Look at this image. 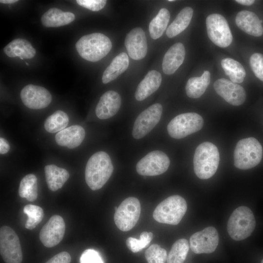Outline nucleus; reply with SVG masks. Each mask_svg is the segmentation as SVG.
<instances>
[{"mask_svg":"<svg viewBox=\"0 0 263 263\" xmlns=\"http://www.w3.org/2000/svg\"><path fill=\"white\" fill-rule=\"evenodd\" d=\"M113 167L109 154L99 151L88 160L85 168V181L93 190L100 189L111 176Z\"/></svg>","mask_w":263,"mask_h":263,"instance_id":"nucleus-1","label":"nucleus"},{"mask_svg":"<svg viewBox=\"0 0 263 263\" xmlns=\"http://www.w3.org/2000/svg\"><path fill=\"white\" fill-rule=\"evenodd\" d=\"M167 256V251L157 244H151L145 253L148 263H165Z\"/></svg>","mask_w":263,"mask_h":263,"instance_id":"nucleus-36","label":"nucleus"},{"mask_svg":"<svg viewBox=\"0 0 263 263\" xmlns=\"http://www.w3.org/2000/svg\"><path fill=\"white\" fill-rule=\"evenodd\" d=\"M235 1L244 5L249 6L253 4L254 2H255V0H235Z\"/></svg>","mask_w":263,"mask_h":263,"instance_id":"nucleus-42","label":"nucleus"},{"mask_svg":"<svg viewBox=\"0 0 263 263\" xmlns=\"http://www.w3.org/2000/svg\"><path fill=\"white\" fill-rule=\"evenodd\" d=\"M220 154L217 147L209 142L200 144L193 156V168L196 176L207 179L214 175L218 168Z\"/></svg>","mask_w":263,"mask_h":263,"instance_id":"nucleus-2","label":"nucleus"},{"mask_svg":"<svg viewBox=\"0 0 263 263\" xmlns=\"http://www.w3.org/2000/svg\"><path fill=\"white\" fill-rule=\"evenodd\" d=\"M10 150V145L8 141L3 138H0V153L1 154H5Z\"/></svg>","mask_w":263,"mask_h":263,"instance_id":"nucleus-41","label":"nucleus"},{"mask_svg":"<svg viewBox=\"0 0 263 263\" xmlns=\"http://www.w3.org/2000/svg\"><path fill=\"white\" fill-rule=\"evenodd\" d=\"M213 86L216 92L231 105L239 106L245 100L246 94L244 88L230 80L219 79L214 82Z\"/></svg>","mask_w":263,"mask_h":263,"instance_id":"nucleus-16","label":"nucleus"},{"mask_svg":"<svg viewBox=\"0 0 263 263\" xmlns=\"http://www.w3.org/2000/svg\"><path fill=\"white\" fill-rule=\"evenodd\" d=\"M210 82V74L208 71H204L200 77L190 78L186 85L187 95L192 98L201 97L206 91Z\"/></svg>","mask_w":263,"mask_h":263,"instance_id":"nucleus-27","label":"nucleus"},{"mask_svg":"<svg viewBox=\"0 0 263 263\" xmlns=\"http://www.w3.org/2000/svg\"><path fill=\"white\" fill-rule=\"evenodd\" d=\"M129 64L127 54L122 52L116 56L104 71L102 80L107 84L116 79L128 68Z\"/></svg>","mask_w":263,"mask_h":263,"instance_id":"nucleus-26","label":"nucleus"},{"mask_svg":"<svg viewBox=\"0 0 263 263\" xmlns=\"http://www.w3.org/2000/svg\"><path fill=\"white\" fill-rule=\"evenodd\" d=\"M80 263H104L99 254L95 250H85L80 258Z\"/></svg>","mask_w":263,"mask_h":263,"instance_id":"nucleus-38","label":"nucleus"},{"mask_svg":"<svg viewBox=\"0 0 263 263\" xmlns=\"http://www.w3.org/2000/svg\"><path fill=\"white\" fill-rule=\"evenodd\" d=\"M189 245L186 239H180L172 245L167 256V263H184L189 250Z\"/></svg>","mask_w":263,"mask_h":263,"instance_id":"nucleus-33","label":"nucleus"},{"mask_svg":"<svg viewBox=\"0 0 263 263\" xmlns=\"http://www.w3.org/2000/svg\"><path fill=\"white\" fill-rule=\"evenodd\" d=\"M249 62L255 76L263 81V55L257 53L253 54Z\"/></svg>","mask_w":263,"mask_h":263,"instance_id":"nucleus-37","label":"nucleus"},{"mask_svg":"<svg viewBox=\"0 0 263 263\" xmlns=\"http://www.w3.org/2000/svg\"><path fill=\"white\" fill-rule=\"evenodd\" d=\"M141 213L139 200L133 197L125 199L114 215V223L120 230L127 231L132 229L138 222Z\"/></svg>","mask_w":263,"mask_h":263,"instance_id":"nucleus-8","label":"nucleus"},{"mask_svg":"<svg viewBox=\"0 0 263 263\" xmlns=\"http://www.w3.org/2000/svg\"><path fill=\"white\" fill-rule=\"evenodd\" d=\"M169 19L170 13L169 10L166 8L161 9L149 24L150 35L152 39H156L162 36Z\"/></svg>","mask_w":263,"mask_h":263,"instance_id":"nucleus-29","label":"nucleus"},{"mask_svg":"<svg viewBox=\"0 0 263 263\" xmlns=\"http://www.w3.org/2000/svg\"><path fill=\"white\" fill-rule=\"evenodd\" d=\"M235 22L240 29L247 34L260 37L263 34L261 20L253 12L247 10L239 12L236 15Z\"/></svg>","mask_w":263,"mask_h":263,"instance_id":"nucleus-21","label":"nucleus"},{"mask_svg":"<svg viewBox=\"0 0 263 263\" xmlns=\"http://www.w3.org/2000/svg\"><path fill=\"white\" fill-rule=\"evenodd\" d=\"M261 263H263V259L261 261Z\"/></svg>","mask_w":263,"mask_h":263,"instance_id":"nucleus-45","label":"nucleus"},{"mask_svg":"<svg viewBox=\"0 0 263 263\" xmlns=\"http://www.w3.org/2000/svg\"><path fill=\"white\" fill-rule=\"evenodd\" d=\"M121 104L120 95L114 91L105 93L100 97L95 108V113L100 119H106L114 116Z\"/></svg>","mask_w":263,"mask_h":263,"instance_id":"nucleus-18","label":"nucleus"},{"mask_svg":"<svg viewBox=\"0 0 263 263\" xmlns=\"http://www.w3.org/2000/svg\"><path fill=\"white\" fill-rule=\"evenodd\" d=\"M255 226L256 221L251 210L247 207L241 206L231 214L228 220L227 230L232 239L241 241L250 236Z\"/></svg>","mask_w":263,"mask_h":263,"instance_id":"nucleus-5","label":"nucleus"},{"mask_svg":"<svg viewBox=\"0 0 263 263\" xmlns=\"http://www.w3.org/2000/svg\"><path fill=\"white\" fill-rule=\"evenodd\" d=\"M193 13L190 7H186L178 14L173 21L166 30L167 36L173 38L185 30L189 24Z\"/></svg>","mask_w":263,"mask_h":263,"instance_id":"nucleus-28","label":"nucleus"},{"mask_svg":"<svg viewBox=\"0 0 263 263\" xmlns=\"http://www.w3.org/2000/svg\"><path fill=\"white\" fill-rule=\"evenodd\" d=\"M81 6L93 11H98L103 8L106 4L105 0H76Z\"/></svg>","mask_w":263,"mask_h":263,"instance_id":"nucleus-39","label":"nucleus"},{"mask_svg":"<svg viewBox=\"0 0 263 263\" xmlns=\"http://www.w3.org/2000/svg\"><path fill=\"white\" fill-rule=\"evenodd\" d=\"M125 45L132 59L138 60L145 57L147 53V42L143 30L139 27L132 29L126 37Z\"/></svg>","mask_w":263,"mask_h":263,"instance_id":"nucleus-17","label":"nucleus"},{"mask_svg":"<svg viewBox=\"0 0 263 263\" xmlns=\"http://www.w3.org/2000/svg\"><path fill=\"white\" fill-rule=\"evenodd\" d=\"M9 57L18 56L23 59H31L36 55V50L32 44L23 38H16L8 43L3 49Z\"/></svg>","mask_w":263,"mask_h":263,"instance_id":"nucleus-23","label":"nucleus"},{"mask_svg":"<svg viewBox=\"0 0 263 263\" xmlns=\"http://www.w3.org/2000/svg\"><path fill=\"white\" fill-rule=\"evenodd\" d=\"M153 238V234L150 232L144 231L140 235V239L129 237L126 240L128 248L132 252L137 253L147 247Z\"/></svg>","mask_w":263,"mask_h":263,"instance_id":"nucleus-35","label":"nucleus"},{"mask_svg":"<svg viewBox=\"0 0 263 263\" xmlns=\"http://www.w3.org/2000/svg\"><path fill=\"white\" fill-rule=\"evenodd\" d=\"M185 49L181 42L172 45L164 55L162 61L163 72L167 75H171L183 63L185 56Z\"/></svg>","mask_w":263,"mask_h":263,"instance_id":"nucleus-19","label":"nucleus"},{"mask_svg":"<svg viewBox=\"0 0 263 263\" xmlns=\"http://www.w3.org/2000/svg\"><path fill=\"white\" fill-rule=\"evenodd\" d=\"M0 253L5 263H21L22 253L19 239L10 227L2 226L0 229Z\"/></svg>","mask_w":263,"mask_h":263,"instance_id":"nucleus-9","label":"nucleus"},{"mask_svg":"<svg viewBox=\"0 0 263 263\" xmlns=\"http://www.w3.org/2000/svg\"><path fill=\"white\" fill-rule=\"evenodd\" d=\"M221 65L225 74L235 83H242L245 76V71L241 63L230 58L222 60Z\"/></svg>","mask_w":263,"mask_h":263,"instance_id":"nucleus-30","label":"nucleus"},{"mask_svg":"<svg viewBox=\"0 0 263 263\" xmlns=\"http://www.w3.org/2000/svg\"><path fill=\"white\" fill-rule=\"evenodd\" d=\"M85 136V132L83 128L75 125L58 132L55 136V140L58 145L72 149L81 144Z\"/></svg>","mask_w":263,"mask_h":263,"instance_id":"nucleus-20","label":"nucleus"},{"mask_svg":"<svg viewBox=\"0 0 263 263\" xmlns=\"http://www.w3.org/2000/svg\"><path fill=\"white\" fill-rule=\"evenodd\" d=\"M20 98L27 107L32 109H41L47 107L52 101V95L45 88L29 84L21 91Z\"/></svg>","mask_w":263,"mask_h":263,"instance_id":"nucleus-15","label":"nucleus"},{"mask_svg":"<svg viewBox=\"0 0 263 263\" xmlns=\"http://www.w3.org/2000/svg\"><path fill=\"white\" fill-rule=\"evenodd\" d=\"M162 111V106L155 103L141 113L133 125L132 131L133 138L141 139L148 134L159 122Z\"/></svg>","mask_w":263,"mask_h":263,"instance_id":"nucleus-12","label":"nucleus"},{"mask_svg":"<svg viewBox=\"0 0 263 263\" xmlns=\"http://www.w3.org/2000/svg\"><path fill=\"white\" fill-rule=\"evenodd\" d=\"M26 63V65H28V63Z\"/></svg>","mask_w":263,"mask_h":263,"instance_id":"nucleus-46","label":"nucleus"},{"mask_svg":"<svg viewBox=\"0 0 263 263\" xmlns=\"http://www.w3.org/2000/svg\"><path fill=\"white\" fill-rule=\"evenodd\" d=\"M202 117L195 113H187L173 118L167 126V131L170 137L181 139L200 131L203 127Z\"/></svg>","mask_w":263,"mask_h":263,"instance_id":"nucleus-7","label":"nucleus"},{"mask_svg":"<svg viewBox=\"0 0 263 263\" xmlns=\"http://www.w3.org/2000/svg\"><path fill=\"white\" fill-rule=\"evenodd\" d=\"M75 19V16L72 13L52 8L42 16L41 22L46 27H57L71 23Z\"/></svg>","mask_w":263,"mask_h":263,"instance_id":"nucleus-24","label":"nucleus"},{"mask_svg":"<svg viewBox=\"0 0 263 263\" xmlns=\"http://www.w3.org/2000/svg\"><path fill=\"white\" fill-rule=\"evenodd\" d=\"M44 171L48 187L53 191L61 188L69 178V173L66 169L55 165H46Z\"/></svg>","mask_w":263,"mask_h":263,"instance_id":"nucleus-25","label":"nucleus"},{"mask_svg":"<svg viewBox=\"0 0 263 263\" xmlns=\"http://www.w3.org/2000/svg\"><path fill=\"white\" fill-rule=\"evenodd\" d=\"M71 257L66 251L60 252L52 257L45 263H70Z\"/></svg>","mask_w":263,"mask_h":263,"instance_id":"nucleus-40","label":"nucleus"},{"mask_svg":"<svg viewBox=\"0 0 263 263\" xmlns=\"http://www.w3.org/2000/svg\"><path fill=\"white\" fill-rule=\"evenodd\" d=\"M19 194L30 202L35 201L38 197L37 178L33 174L25 175L21 180Z\"/></svg>","mask_w":263,"mask_h":263,"instance_id":"nucleus-31","label":"nucleus"},{"mask_svg":"<svg viewBox=\"0 0 263 263\" xmlns=\"http://www.w3.org/2000/svg\"><path fill=\"white\" fill-rule=\"evenodd\" d=\"M168 1H174L175 0H169Z\"/></svg>","mask_w":263,"mask_h":263,"instance_id":"nucleus-44","label":"nucleus"},{"mask_svg":"<svg viewBox=\"0 0 263 263\" xmlns=\"http://www.w3.org/2000/svg\"><path fill=\"white\" fill-rule=\"evenodd\" d=\"M207 35L215 45L222 48L228 46L233 37L225 19L219 14L209 15L206 19Z\"/></svg>","mask_w":263,"mask_h":263,"instance_id":"nucleus-10","label":"nucleus"},{"mask_svg":"<svg viewBox=\"0 0 263 263\" xmlns=\"http://www.w3.org/2000/svg\"><path fill=\"white\" fill-rule=\"evenodd\" d=\"M263 148L254 137L239 140L234 151V165L241 169H248L255 167L261 162L263 157Z\"/></svg>","mask_w":263,"mask_h":263,"instance_id":"nucleus-4","label":"nucleus"},{"mask_svg":"<svg viewBox=\"0 0 263 263\" xmlns=\"http://www.w3.org/2000/svg\"><path fill=\"white\" fill-rule=\"evenodd\" d=\"M69 121L68 115L62 111H56L45 121L44 128L50 133L59 132L65 129Z\"/></svg>","mask_w":263,"mask_h":263,"instance_id":"nucleus-32","label":"nucleus"},{"mask_svg":"<svg viewBox=\"0 0 263 263\" xmlns=\"http://www.w3.org/2000/svg\"><path fill=\"white\" fill-rule=\"evenodd\" d=\"M18 1L17 0H0V2L1 3L11 4Z\"/></svg>","mask_w":263,"mask_h":263,"instance_id":"nucleus-43","label":"nucleus"},{"mask_svg":"<svg viewBox=\"0 0 263 263\" xmlns=\"http://www.w3.org/2000/svg\"><path fill=\"white\" fill-rule=\"evenodd\" d=\"M169 165V159L165 153L160 150H154L138 162L136 170L141 175L156 176L166 172Z\"/></svg>","mask_w":263,"mask_h":263,"instance_id":"nucleus-11","label":"nucleus"},{"mask_svg":"<svg viewBox=\"0 0 263 263\" xmlns=\"http://www.w3.org/2000/svg\"><path fill=\"white\" fill-rule=\"evenodd\" d=\"M23 211L28 216L25 227L28 229H33L40 223L44 217L43 209L38 206L29 204L24 206Z\"/></svg>","mask_w":263,"mask_h":263,"instance_id":"nucleus-34","label":"nucleus"},{"mask_svg":"<svg viewBox=\"0 0 263 263\" xmlns=\"http://www.w3.org/2000/svg\"><path fill=\"white\" fill-rule=\"evenodd\" d=\"M219 235L216 229L208 226L193 234L189 239L191 250L195 254L211 253L216 249Z\"/></svg>","mask_w":263,"mask_h":263,"instance_id":"nucleus-13","label":"nucleus"},{"mask_svg":"<svg viewBox=\"0 0 263 263\" xmlns=\"http://www.w3.org/2000/svg\"><path fill=\"white\" fill-rule=\"evenodd\" d=\"M187 209L185 199L178 195L170 196L161 202L155 208L153 217L157 222L171 225H178Z\"/></svg>","mask_w":263,"mask_h":263,"instance_id":"nucleus-6","label":"nucleus"},{"mask_svg":"<svg viewBox=\"0 0 263 263\" xmlns=\"http://www.w3.org/2000/svg\"><path fill=\"white\" fill-rule=\"evenodd\" d=\"M162 81L161 74L156 71H149L138 84L135 92V99L142 101L157 90Z\"/></svg>","mask_w":263,"mask_h":263,"instance_id":"nucleus-22","label":"nucleus"},{"mask_svg":"<svg viewBox=\"0 0 263 263\" xmlns=\"http://www.w3.org/2000/svg\"><path fill=\"white\" fill-rule=\"evenodd\" d=\"M65 224L63 218L58 215L52 216L39 232V239L47 247L57 245L63 239Z\"/></svg>","mask_w":263,"mask_h":263,"instance_id":"nucleus-14","label":"nucleus"},{"mask_svg":"<svg viewBox=\"0 0 263 263\" xmlns=\"http://www.w3.org/2000/svg\"><path fill=\"white\" fill-rule=\"evenodd\" d=\"M112 47L110 38L100 33L83 36L75 44L76 49L80 56L91 62L101 60L109 53Z\"/></svg>","mask_w":263,"mask_h":263,"instance_id":"nucleus-3","label":"nucleus"}]
</instances>
